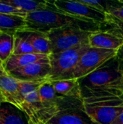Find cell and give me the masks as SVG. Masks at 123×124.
Returning <instances> with one entry per match:
<instances>
[{
	"instance_id": "obj_6",
	"label": "cell",
	"mask_w": 123,
	"mask_h": 124,
	"mask_svg": "<svg viewBox=\"0 0 123 124\" xmlns=\"http://www.w3.org/2000/svg\"><path fill=\"white\" fill-rule=\"evenodd\" d=\"M53 9L75 16L86 22L92 23L101 26L106 21V13L79 1H51Z\"/></svg>"
},
{
	"instance_id": "obj_22",
	"label": "cell",
	"mask_w": 123,
	"mask_h": 124,
	"mask_svg": "<svg viewBox=\"0 0 123 124\" xmlns=\"http://www.w3.org/2000/svg\"><path fill=\"white\" fill-rule=\"evenodd\" d=\"M38 54L32 45L23 37L14 34V45L12 54Z\"/></svg>"
},
{
	"instance_id": "obj_18",
	"label": "cell",
	"mask_w": 123,
	"mask_h": 124,
	"mask_svg": "<svg viewBox=\"0 0 123 124\" xmlns=\"http://www.w3.org/2000/svg\"><path fill=\"white\" fill-rule=\"evenodd\" d=\"M42 108L38 90L28 94L24 98L22 104V111L25 113L29 119L33 118Z\"/></svg>"
},
{
	"instance_id": "obj_1",
	"label": "cell",
	"mask_w": 123,
	"mask_h": 124,
	"mask_svg": "<svg viewBox=\"0 0 123 124\" xmlns=\"http://www.w3.org/2000/svg\"><path fill=\"white\" fill-rule=\"evenodd\" d=\"M25 20L26 23L25 29L46 34L52 30L73 25L100 28V26L97 24L88 23L75 16L54 9H43L28 12Z\"/></svg>"
},
{
	"instance_id": "obj_12",
	"label": "cell",
	"mask_w": 123,
	"mask_h": 124,
	"mask_svg": "<svg viewBox=\"0 0 123 124\" xmlns=\"http://www.w3.org/2000/svg\"><path fill=\"white\" fill-rule=\"evenodd\" d=\"M16 33L25 39L32 45L38 54L49 56L51 54L50 41L46 33L28 29L19 31Z\"/></svg>"
},
{
	"instance_id": "obj_21",
	"label": "cell",
	"mask_w": 123,
	"mask_h": 124,
	"mask_svg": "<svg viewBox=\"0 0 123 124\" xmlns=\"http://www.w3.org/2000/svg\"><path fill=\"white\" fill-rule=\"evenodd\" d=\"M83 3L90 5L104 13H109L113 9L123 6V1L112 0H80Z\"/></svg>"
},
{
	"instance_id": "obj_11",
	"label": "cell",
	"mask_w": 123,
	"mask_h": 124,
	"mask_svg": "<svg viewBox=\"0 0 123 124\" xmlns=\"http://www.w3.org/2000/svg\"><path fill=\"white\" fill-rule=\"evenodd\" d=\"M88 45L92 48L117 51L123 45V39L104 31L94 32L88 38Z\"/></svg>"
},
{
	"instance_id": "obj_2",
	"label": "cell",
	"mask_w": 123,
	"mask_h": 124,
	"mask_svg": "<svg viewBox=\"0 0 123 124\" xmlns=\"http://www.w3.org/2000/svg\"><path fill=\"white\" fill-rule=\"evenodd\" d=\"M81 91L91 89H122L123 74L114 57L88 76L78 79Z\"/></svg>"
},
{
	"instance_id": "obj_24",
	"label": "cell",
	"mask_w": 123,
	"mask_h": 124,
	"mask_svg": "<svg viewBox=\"0 0 123 124\" xmlns=\"http://www.w3.org/2000/svg\"><path fill=\"white\" fill-rule=\"evenodd\" d=\"M0 13L20 16L22 17H25L28 14L26 12H25L23 10H21V9L15 8L12 6L4 4L1 1H0Z\"/></svg>"
},
{
	"instance_id": "obj_9",
	"label": "cell",
	"mask_w": 123,
	"mask_h": 124,
	"mask_svg": "<svg viewBox=\"0 0 123 124\" xmlns=\"http://www.w3.org/2000/svg\"><path fill=\"white\" fill-rule=\"evenodd\" d=\"M43 124H97L86 113L84 108L62 110L49 118Z\"/></svg>"
},
{
	"instance_id": "obj_26",
	"label": "cell",
	"mask_w": 123,
	"mask_h": 124,
	"mask_svg": "<svg viewBox=\"0 0 123 124\" xmlns=\"http://www.w3.org/2000/svg\"><path fill=\"white\" fill-rule=\"evenodd\" d=\"M109 14H111L114 16H115L116 17L119 18L120 20H123V6L119 7V8H116V9H113L112 10H111Z\"/></svg>"
},
{
	"instance_id": "obj_34",
	"label": "cell",
	"mask_w": 123,
	"mask_h": 124,
	"mask_svg": "<svg viewBox=\"0 0 123 124\" xmlns=\"http://www.w3.org/2000/svg\"><path fill=\"white\" fill-rule=\"evenodd\" d=\"M35 124H36V123H35Z\"/></svg>"
},
{
	"instance_id": "obj_10",
	"label": "cell",
	"mask_w": 123,
	"mask_h": 124,
	"mask_svg": "<svg viewBox=\"0 0 123 124\" xmlns=\"http://www.w3.org/2000/svg\"><path fill=\"white\" fill-rule=\"evenodd\" d=\"M0 91L7 103L13 105L22 111V102L20 95L18 80L8 74L0 76Z\"/></svg>"
},
{
	"instance_id": "obj_13",
	"label": "cell",
	"mask_w": 123,
	"mask_h": 124,
	"mask_svg": "<svg viewBox=\"0 0 123 124\" xmlns=\"http://www.w3.org/2000/svg\"><path fill=\"white\" fill-rule=\"evenodd\" d=\"M48 58L49 55L41 54H12L4 62V67L8 74L12 70Z\"/></svg>"
},
{
	"instance_id": "obj_27",
	"label": "cell",
	"mask_w": 123,
	"mask_h": 124,
	"mask_svg": "<svg viewBox=\"0 0 123 124\" xmlns=\"http://www.w3.org/2000/svg\"><path fill=\"white\" fill-rule=\"evenodd\" d=\"M5 75H7V73L5 71V69L4 67V62L0 59V76H5Z\"/></svg>"
},
{
	"instance_id": "obj_33",
	"label": "cell",
	"mask_w": 123,
	"mask_h": 124,
	"mask_svg": "<svg viewBox=\"0 0 123 124\" xmlns=\"http://www.w3.org/2000/svg\"><path fill=\"white\" fill-rule=\"evenodd\" d=\"M122 89H123V85H122Z\"/></svg>"
},
{
	"instance_id": "obj_5",
	"label": "cell",
	"mask_w": 123,
	"mask_h": 124,
	"mask_svg": "<svg viewBox=\"0 0 123 124\" xmlns=\"http://www.w3.org/2000/svg\"><path fill=\"white\" fill-rule=\"evenodd\" d=\"M89 48L88 44H83L59 53L51 54L49 56L51 65L49 81L66 79Z\"/></svg>"
},
{
	"instance_id": "obj_23",
	"label": "cell",
	"mask_w": 123,
	"mask_h": 124,
	"mask_svg": "<svg viewBox=\"0 0 123 124\" xmlns=\"http://www.w3.org/2000/svg\"><path fill=\"white\" fill-rule=\"evenodd\" d=\"M47 80L32 81H19V90L22 102H23L24 98L29 94L39 90L41 86L47 82Z\"/></svg>"
},
{
	"instance_id": "obj_32",
	"label": "cell",
	"mask_w": 123,
	"mask_h": 124,
	"mask_svg": "<svg viewBox=\"0 0 123 124\" xmlns=\"http://www.w3.org/2000/svg\"><path fill=\"white\" fill-rule=\"evenodd\" d=\"M0 124H3V123H2V122H1V121H0Z\"/></svg>"
},
{
	"instance_id": "obj_3",
	"label": "cell",
	"mask_w": 123,
	"mask_h": 124,
	"mask_svg": "<svg viewBox=\"0 0 123 124\" xmlns=\"http://www.w3.org/2000/svg\"><path fill=\"white\" fill-rule=\"evenodd\" d=\"M99 28L73 25L52 30L46 33L50 41L51 54L59 53L77 46L88 44V38Z\"/></svg>"
},
{
	"instance_id": "obj_4",
	"label": "cell",
	"mask_w": 123,
	"mask_h": 124,
	"mask_svg": "<svg viewBox=\"0 0 123 124\" xmlns=\"http://www.w3.org/2000/svg\"><path fill=\"white\" fill-rule=\"evenodd\" d=\"M83 108L97 124H112L123 113V94L83 99Z\"/></svg>"
},
{
	"instance_id": "obj_28",
	"label": "cell",
	"mask_w": 123,
	"mask_h": 124,
	"mask_svg": "<svg viewBox=\"0 0 123 124\" xmlns=\"http://www.w3.org/2000/svg\"><path fill=\"white\" fill-rule=\"evenodd\" d=\"M112 124H123V113H121Z\"/></svg>"
},
{
	"instance_id": "obj_25",
	"label": "cell",
	"mask_w": 123,
	"mask_h": 124,
	"mask_svg": "<svg viewBox=\"0 0 123 124\" xmlns=\"http://www.w3.org/2000/svg\"><path fill=\"white\" fill-rule=\"evenodd\" d=\"M115 57L117 58V60L118 62L119 69L123 74V45L117 50Z\"/></svg>"
},
{
	"instance_id": "obj_17",
	"label": "cell",
	"mask_w": 123,
	"mask_h": 124,
	"mask_svg": "<svg viewBox=\"0 0 123 124\" xmlns=\"http://www.w3.org/2000/svg\"><path fill=\"white\" fill-rule=\"evenodd\" d=\"M25 28V17L0 13V31L1 32L15 34L17 31Z\"/></svg>"
},
{
	"instance_id": "obj_30",
	"label": "cell",
	"mask_w": 123,
	"mask_h": 124,
	"mask_svg": "<svg viewBox=\"0 0 123 124\" xmlns=\"http://www.w3.org/2000/svg\"><path fill=\"white\" fill-rule=\"evenodd\" d=\"M28 124H35V123H34L33 121H31L30 119H29V118H28Z\"/></svg>"
},
{
	"instance_id": "obj_15",
	"label": "cell",
	"mask_w": 123,
	"mask_h": 124,
	"mask_svg": "<svg viewBox=\"0 0 123 124\" xmlns=\"http://www.w3.org/2000/svg\"><path fill=\"white\" fill-rule=\"evenodd\" d=\"M0 121L4 124H29L25 113L9 103H0Z\"/></svg>"
},
{
	"instance_id": "obj_8",
	"label": "cell",
	"mask_w": 123,
	"mask_h": 124,
	"mask_svg": "<svg viewBox=\"0 0 123 124\" xmlns=\"http://www.w3.org/2000/svg\"><path fill=\"white\" fill-rule=\"evenodd\" d=\"M51 65L49 57L48 59L31 63L12 70L8 73V75L18 81H32L40 80L49 81Z\"/></svg>"
},
{
	"instance_id": "obj_19",
	"label": "cell",
	"mask_w": 123,
	"mask_h": 124,
	"mask_svg": "<svg viewBox=\"0 0 123 124\" xmlns=\"http://www.w3.org/2000/svg\"><path fill=\"white\" fill-rule=\"evenodd\" d=\"M100 30L123 39V20L111 14L106 13V21L100 26Z\"/></svg>"
},
{
	"instance_id": "obj_7",
	"label": "cell",
	"mask_w": 123,
	"mask_h": 124,
	"mask_svg": "<svg viewBox=\"0 0 123 124\" xmlns=\"http://www.w3.org/2000/svg\"><path fill=\"white\" fill-rule=\"evenodd\" d=\"M116 52L115 50L90 47L81 57L72 72L66 79H80L88 76L115 57Z\"/></svg>"
},
{
	"instance_id": "obj_16",
	"label": "cell",
	"mask_w": 123,
	"mask_h": 124,
	"mask_svg": "<svg viewBox=\"0 0 123 124\" xmlns=\"http://www.w3.org/2000/svg\"><path fill=\"white\" fill-rule=\"evenodd\" d=\"M0 1L23 10L27 13L38 10L53 9V6L51 1H36L32 0H1Z\"/></svg>"
},
{
	"instance_id": "obj_31",
	"label": "cell",
	"mask_w": 123,
	"mask_h": 124,
	"mask_svg": "<svg viewBox=\"0 0 123 124\" xmlns=\"http://www.w3.org/2000/svg\"><path fill=\"white\" fill-rule=\"evenodd\" d=\"M3 33V32H1V31H0V36H1V33Z\"/></svg>"
},
{
	"instance_id": "obj_20",
	"label": "cell",
	"mask_w": 123,
	"mask_h": 124,
	"mask_svg": "<svg viewBox=\"0 0 123 124\" xmlns=\"http://www.w3.org/2000/svg\"><path fill=\"white\" fill-rule=\"evenodd\" d=\"M14 45V34L2 33L0 36V59L4 62L12 55Z\"/></svg>"
},
{
	"instance_id": "obj_29",
	"label": "cell",
	"mask_w": 123,
	"mask_h": 124,
	"mask_svg": "<svg viewBox=\"0 0 123 124\" xmlns=\"http://www.w3.org/2000/svg\"><path fill=\"white\" fill-rule=\"evenodd\" d=\"M5 102H6L5 99L3 97V95H2V94H1V92L0 91V103H5Z\"/></svg>"
},
{
	"instance_id": "obj_14",
	"label": "cell",
	"mask_w": 123,
	"mask_h": 124,
	"mask_svg": "<svg viewBox=\"0 0 123 124\" xmlns=\"http://www.w3.org/2000/svg\"><path fill=\"white\" fill-rule=\"evenodd\" d=\"M49 82L59 95L83 100L81 89L78 79H63Z\"/></svg>"
}]
</instances>
